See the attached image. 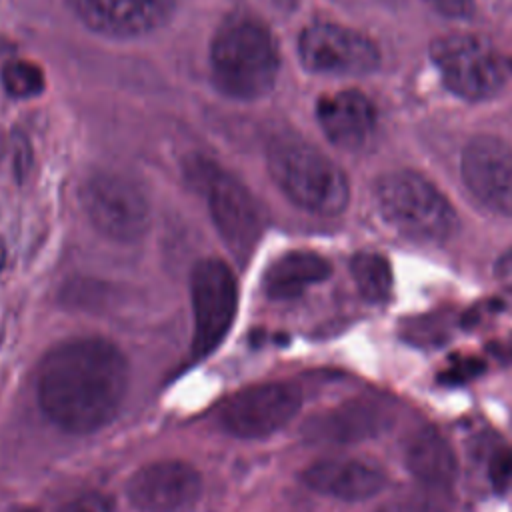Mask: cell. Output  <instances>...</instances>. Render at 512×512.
Wrapping results in <instances>:
<instances>
[{
  "mask_svg": "<svg viewBox=\"0 0 512 512\" xmlns=\"http://www.w3.org/2000/svg\"><path fill=\"white\" fill-rule=\"evenodd\" d=\"M2 150H4V146H2V140H0V156H2Z\"/></svg>",
  "mask_w": 512,
  "mask_h": 512,
  "instance_id": "83f0119b",
  "label": "cell"
},
{
  "mask_svg": "<svg viewBox=\"0 0 512 512\" xmlns=\"http://www.w3.org/2000/svg\"><path fill=\"white\" fill-rule=\"evenodd\" d=\"M194 312V358H206L226 338L238 308V284L228 264L216 258L200 260L190 276Z\"/></svg>",
  "mask_w": 512,
  "mask_h": 512,
  "instance_id": "8992f818",
  "label": "cell"
},
{
  "mask_svg": "<svg viewBox=\"0 0 512 512\" xmlns=\"http://www.w3.org/2000/svg\"><path fill=\"white\" fill-rule=\"evenodd\" d=\"M80 204L90 222L108 238L134 242L150 224V206L140 188L116 174H96L80 190Z\"/></svg>",
  "mask_w": 512,
  "mask_h": 512,
  "instance_id": "52a82bcc",
  "label": "cell"
},
{
  "mask_svg": "<svg viewBox=\"0 0 512 512\" xmlns=\"http://www.w3.org/2000/svg\"><path fill=\"white\" fill-rule=\"evenodd\" d=\"M300 404L302 394L294 384H254L226 400L220 422L238 438H264L284 428L296 416Z\"/></svg>",
  "mask_w": 512,
  "mask_h": 512,
  "instance_id": "9c48e42d",
  "label": "cell"
},
{
  "mask_svg": "<svg viewBox=\"0 0 512 512\" xmlns=\"http://www.w3.org/2000/svg\"><path fill=\"white\" fill-rule=\"evenodd\" d=\"M210 68L216 86L240 100L264 96L278 74V50L270 30L248 14H232L214 34Z\"/></svg>",
  "mask_w": 512,
  "mask_h": 512,
  "instance_id": "7a4b0ae2",
  "label": "cell"
},
{
  "mask_svg": "<svg viewBox=\"0 0 512 512\" xmlns=\"http://www.w3.org/2000/svg\"><path fill=\"white\" fill-rule=\"evenodd\" d=\"M58 512H114V500L102 492H82L66 500Z\"/></svg>",
  "mask_w": 512,
  "mask_h": 512,
  "instance_id": "44dd1931",
  "label": "cell"
},
{
  "mask_svg": "<svg viewBox=\"0 0 512 512\" xmlns=\"http://www.w3.org/2000/svg\"><path fill=\"white\" fill-rule=\"evenodd\" d=\"M2 84L8 94L16 98H30L42 92L44 74L32 62L12 60L2 68Z\"/></svg>",
  "mask_w": 512,
  "mask_h": 512,
  "instance_id": "ffe728a7",
  "label": "cell"
},
{
  "mask_svg": "<svg viewBox=\"0 0 512 512\" xmlns=\"http://www.w3.org/2000/svg\"><path fill=\"white\" fill-rule=\"evenodd\" d=\"M496 278L500 282V286L512 294V250H508L506 254H502L496 262Z\"/></svg>",
  "mask_w": 512,
  "mask_h": 512,
  "instance_id": "cb8c5ba5",
  "label": "cell"
},
{
  "mask_svg": "<svg viewBox=\"0 0 512 512\" xmlns=\"http://www.w3.org/2000/svg\"><path fill=\"white\" fill-rule=\"evenodd\" d=\"M70 4L86 26L116 38L160 28L174 8V0H70Z\"/></svg>",
  "mask_w": 512,
  "mask_h": 512,
  "instance_id": "4fadbf2b",
  "label": "cell"
},
{
  "mask_svg": "<svg viewBox=\"0 0 512 512\" xmlns=\"http://www.w3.org/2000/svg\"><path fill=\"white\" fill-rule=\"evenodd\" d=\"M192 176L202 186L214 226L228 250L244 262L256 248L264 218L252 192L228 172L198 160Z\"/></svg>",
  "mask_w": 512,
  "mask_h": 512,
  "instance_id": "5b68a950",
  "label": "cell"
},
{
  "mask_svg": "<svg viewBox=\"0 0 512 512\" xmlns=\"http://www.w3.org/2000/svg\"><path fill=\"white\" fill-rule=\"evenodd\" d=\"M382 418L370 402L354 400L348 402L316 420L308 422L310 438H320L326 442H356L376 432Z\"/></svg>",
  "mask_w": 512,
  "mask_h": 512,
  "instance_id": "ac0fdd59",
  "label": "cell"
},
{
  "mask_svg": "<svg viewBox=\"0 0 512 512\" xmlns=\"http://www.w3.org/2000/svg\"><path fill=\"white\" fill-rule=\"evenodd\" d=\"M376 202L384 220L412 240L444 242L458 228L450 202L416 172L382 176L376 184Z\"/></svg>",
  "mask_w": 512,
  "mask_h": 512,
  "instance_id": "277c9868",
  "label": "cell"
},
{
  "mask_svg": "<svg viewBox=\"0 0 512 512\" xmlns=\"http://www.w3.org/2000/svg\"><path fill=\"white\" fill-rule=\"evenodd\" d=\"M4 264H6V246H4V242L0 238V270L4 268Z\"/></svg>",
  "mask_w": 512,
  "mask_h": 512,
  "instance_id": "d4e9b609",
  "label": "cell"
},
{
  "mask_svg": "<svg viewBox=\"0 0 512 512\" xmlns=\"http://www.w3.org/2000/svg\"><path fill=\"white\" fill-rule=\"evenodd\" d=\"M268 170L278 188L312 214L336 216L348 204L350 188L344 172L300 138H276L268 148Z\"/></svg>",
  "mask_w": 512,
  "mask_h": 512,
  "instance_id": "3957f363",
  "label": "cell"
},
{
  "mask_svg": "<svg viewBox=\"0 0 512 512\" xmlns=\"http://www.w3.org/2000/svg\"><path fill=\"white\" fill-rule=\"evenodd\" d=\"M462 178L486 208L512 216V150L504 142L472 140L462 154Z\"/></svg>",
  "mask_w": 512,
  "mask_h": 512,
  "instance_id": "7c38bea8",
  "label": "cell"
},
{
  "mask_svg": "<svg viewBox=\"0 0 512 512\" xmlns=\"http://www.w3.org/2000/svg\"><path fill=\"white\" fill-rule=\"evenodd\" d=\"M350 272L360 294L368 302H384L392 292V268L376 252H358L350 262Z\"/></svg>",
  "mask_w": 512,
  "mask_h": 512,
  "instance_id": "d6986e66",
  "label": "cell"
},
{
  "mask_svg": "<svg viewBox=\"0 0 512 512\" xmlns=\"http://www.w3.org/2000/svg\"><path fill=\"white\" fill-rule=\"evenodd\" d=\"M278 6H284V8H292L296 4V0H274Z\"/></svg>",
  "mask_w": 512,
  "mask_h": 512,
  "instance_id": "484cf974",
  "label": "cell"
},
{
  "mask_svg": "<svg viewBox=\"0 0 512 512\" xmlns=\"http://www.w3.org/2000/svg\"><path fill=\"white\" fill-rule=\"evenodd\" d=\"M20 512H38V510H34V508H24V510H20Z\"/></svg>",
  "mask_w": 512,
  "mask_h": 512,
  "instance_id": "4316f807",
  "label": "cell"
},
{
  "mask_svg": "<svg viewBox=\"0 0 512 512\" xmlns=\"http://www.w3.org/2000/svg\"><path fill=\"white\" fill-rule=\"evenodd\" d=\"M306 68L324 74H366L378 64L374 42L338 24H312L298 42Z\"/></svg>",
  "mask_w": 512,
  "mask_h": 512,
  "instance_id": "8fae6325",
  "label": "cell"
},
{
  "mask_svg": "<svg viewBox=\"0 0 512 512\" xmlns=\"http://www.w3.org/2000/svg\"><path fill=\"white\" fill-rule=\"evenodd\" d=\"M202 492V478L182 460H158L138 468L126 482V496L138 512H182Z\"/></svg>",
  "mask_w": 512,
  "mask_h": 512,
  "instance_id": "30bf717a",
  "label": "cell"
},
{
  "mask_svg": "<svg viewBox=\"0 0 512 512\" xmlns=\"http://www.w3.org/2000/svg\"><path fill=\"white\" fill-rule=\"evenodd\" d=\"M432 58L446 86L464 98H488L500 90L506 78V66L500 56L474 36L452 34L438 38L432 44Z\"/></svg>",
  "mask_w": 512,
  "mask_h": 512,
  "instance_id": "ba28073f",
  "label": "cell"
},
{
  "mask_svg": "<svg viewBox=\"0 0 512 512\" xmlns=\"http://www.w3.org/2000/svg\"><path fill=\"white\" fill-rule=\"evenodd\" d=\"M316 116L324 134L340 148H360L374 128V106L358 90L326 94L316 104Z\"/></svg>",
  "mask_w": 512,
  "mask_h": 512,
  "instance_id": "5bb4252c",
  "label": "cell"
},
{
  "mask_svg": "<svg viewBox=\"0 0 512 512\" xmlns=\"http://www.w3.org/2000/svg\"><path fill=\"white\" fill-rule=\"evenodd\" d=\"M302 480L310 490L346 502L372 498L384 486L380 470L366 462L346 458L318 460L302 472Z\"/></svg>",
  "mask_w": 512,
  "mask_h": 512,
  "instance_id": "9a60e30c",
  "label": "cell"
},
{
  "mask_svg": "<svg viewBox=\"0 0 512 512\" xmlns=\"http://www.w3.org/2000/svg\"><path fill=\"white\" fill-rule=\"evenodd\" d=\"M128 378V362L112 342L96 336L72 338L44 356L38 402L58 428L88 434L114 420Z\"/></svg>",
  "mask_w": 512,
  "mask_h": 512,
  "instance_id": "6da1fadb",
  "label": "cell"
},
{
  "mask_svg": "<svg viewBox=\"0 0 512 512\" xmlns=\"http://www.w3.org/2000/svg\"><path fill=\"white\" fill-rule=\"evenodd\" d=\"M332 272L330 262L312 250H292L276 258L264 272L262 284L270 298L288 300L306 288L324 282Z\"/></svg>",
  "mask_w": 512,
  "mask_h": 512,
  "instance_id": "2e32d148",
  "label": "cell"
},
{
  "mask_svg": "<svg viewBox=\"0 0 512 512\" xmlns=\"http://www.w3.org/2000/svg\"><path fill=\"white\" fill-rule=\"evenodd\" d=\"M436 10L446 16H468L472 12V0H428Z\"/></svg>",
  "mask_w": 512,
  "mask_h": 512,
  "instance_id": "603a6c76",
  "label": "cell"
},
{
  "mask_svg": "<svg viewBox=\"0 0 512 512\" xmlns=\"http://www.w3.org/2000/svg\"><path fill=\"white\" fill-rule=\"evenodd\" d=\"M406 464L424 484L444 488L456 478L458 462L448 440L432 426L416 430L406 444Z\"/></svg>",
  "mask_w": 512,
  "mask_h": 512,
  "instance_id": "e0dca14e",
  "label": "cell"
},
{
  "mask_svg": "<svg viewBox=\"0 0 512 512\" xmlns=\"http://www.w3.org/2000/svg\"><path fill=\"white\" fill-rule=\"evenodd\" d=\"M488 476L496 488H506L512 482V450L496 448L488 460Z\"/></svg>",
  "mask_w": 512,
  "mask_h": 512,
  "instance_id": "7402d4cb",
  "label": "cell"
}]
</instances>
